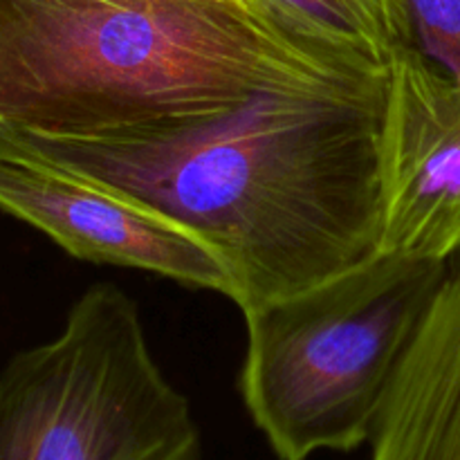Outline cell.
<instances>
[{"label": "cell", "instance_id": "6da1fadb", "mask_svg": "<svg viewBox=\"0 0 460 460\" xmlns=\"http://www.w3.org/2000/svg\"><path fill=\"white\" fill-rule=\"evenodd\" d=\"M386 94L382 70L265 90L187 124L0 135L196 234L250 313L382 252Z\"/></svg>", "mask_w": 460, "mask_h": 460}, {"label": "cell", "instance_id": "7a4b0ae2", "mask_svg": "<svg viewBox=\"0 0 460 460\" xmlns=\"http://www.w3.org/2000/svg\"><path fill=\"white\" fill-rule=\"evenodd\" d=\"M389 67L299 39L250 0H0V128L13 133L187 124Z\"/></svg>", "mask_w": 460, "mask_h": 460}, {"label": "cell", "instance_id": "3957f363", "mask_svg": "<svg viewBox=\"0 0 460 460\" xmlns=\"http://www.w3.org/2000/svg\"><path fill=\"white\" fill-rule=\"evenodd\" d=\"M449 261L380 252L245 314L238 389L279 460L368 445Z\"/></svg>", "mask_w": 460, "mask_h": 460}, {"label": "cell", "instance_id": "277c9868", "mask_svg": "<svg viewBox=\"0 0 460 460\" xmlns=\"http://www.w3.org/2000/svg\"><path fill=\"white\" fill-rule=\"evenodd\" d=\"M189 400L157 367L139 308L99 283L48 344L0 371V460H200Z\"/></svg>", "mask_w": 460, "mask_h": 460}, {"label": "cell", "instance_id": "5b68a950", "mask_svg": "<svg viewBox=\"0 0 460 460\" xmlns=\"http://www.w3.org/2000/svg\"><path fill=\"white\" fill-rule=\"evenodd\" d=\"M0 211L31 225L75 259L135 268L232 299V277L202 238L0 135Z\"/></svg>", "mask_w": 460, "mask_h": 460}, {"label": "cell", "instance_id": "8992f818", "mask_svg": "<svg viewBox=\"0 0 460 460\" xmlns=\"http://www.w3.org/2000/svg\"><path fill=\"white\" fill-rule=\"evenodd\" d=\"M382 252H460V79L409 49L389 67Z\"/></svg>", "mask_w": 460, "mask_h": 460}, {"label": "cell", "instance_id": "52a82bcc", "mask_svg": "<svg viewBox=\"0 0 460 460\" xmlns=\"http://www.w3.org/2000/svg\"><path fill=\"white\" fill-rule=\"evenodd\" d=\"M400 367L371 460H460V252Z\"/></svg>", "mask_w": 460, "mask_h": 460}, {"label": "cell", "instance_id": "ba28073f", "mask_svg": "<svg viewBox=\"0 0 460 460\" xmlns=\"http://www.w3.org/2000/svg\"><path fill=\"white\" fill-rule=\"evenodd\" d=\"M277 25L322 48L391 66L407 49L400 0H250Z\"/></svg>", "mask_w": 460, "mask_h": 460}, {"label": "cell", "instance_id": "9c48e42d", "mask_svg": "<svg viewBox=\"0 0 460 460\" xmlns=\"http://www.w3.org/2000/svg\"><path fill=\"white\" fill-rule=\"evenodd\" d=\"M407 49L460 79V0H400Z\"/></svg>", "mask_w": 460, "mask_h": 460}]
</instances>
